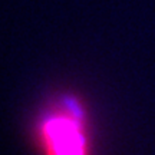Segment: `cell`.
Wrapping results in <instances>:
<instances>
[{"label": "cell", "instance_id": "cell-1", "mask_svg": "<svg viewBox=\"0 0 155 155\" xmlns=\"http://www.w3.org/2000/svg\"><path fill=\"white\" fill-rule=\"evenodd\" d=\"M35 135L42 155H92L86 109L75 96L58 98L45 108Z\"/></svg>", "mask_w": 155, "mask_h": 155}]
</instances>
